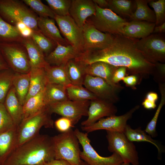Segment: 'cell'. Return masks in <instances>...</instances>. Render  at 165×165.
<instances>
[{
  "label": "cell",
  "mask_w": 165,
  "mask_h": 165,
  "mask_svg": "<svg viewBox=\"0 0 165 165\" xmlns=\"http://www.w3.org/2000/svg\"><path fill=\"white\" fill-rule=\"evenodd\" d=\"M55 159L51 137L38 134L16 147L2 165H37Z\"/></svg>",
  "instance_id": "7a4b0ae2"
},
{
  "label": "cell",
  "mask_w": 165,
  "mask_h": 165,
  "mask_svg": "<svg viewBox=\"0 0 165 165\" xmlns=\"http://www.w3.org/2000/svg\"><path fill=\"white\" fill-rule=\"evenodd\" d=\"M54 124L57 129L61 133L68 131L74 126L71 120L64 117L57 119Z\"/></svg>",
  "instance_id": "7bdbcfd3"
},
{
  "label": "cell",
  "mask_w": 165,
  "mask_h": 165,
  "mask_svg": "<svg viewBox=\"0 0 165 165\" xmlns=\"http://www.w3.org/2000/svg\"><path fill=\"white\" fill-rule=\"evenodd\" d=\"M136 40L121 34L115 35L107 48L84 52L76 59L85 65L102 61L116 67H124L129 74L141 78L156 74V64L148 61L137 49Z\"/></svg>",
  "instance_id": "6da1fadb"
},
{
  "label": "cell",
  "mask_w": 165,
  "mask_h": 165,
  "mask_svg": "<svg viewBox=\"0 0 165 165\" xmlns=\"http://www.w3.org/2000/svg\"><path fill=\"white\" fill-rule=\"evenodd\" d=\"M139 108L140 106L137 105L123 115L119 116L115 115L101 118L90 126H82V129L87 133L101 130L123 132L127 125V121Z\"/></svg>",
  "instance_id": "5bb4252c"
},
{
  "label": "cell",
  "mask_w": 165,
  "mask_h": 165,
  "mask_svg": "<svg viewBox=\"0 0 165 165\" xmlns=\"http://www.w3.org/2000/svg\"><path fill=\"white\" fill-rule=\"evenodd\" d=\"M14 75L9 70L0 74V103L4 104L6 96L12 86Z\"/></svg>",
  "instance_id": "ab89813d"
},
{
  "label": "cell",
  "mask_w": 165,
  "mask_h": 165,
  "mask_svg": "<svg viewBox=\"0 0 165 165\" xmlns=\"http://www.w3.org/2000/svg\"><path fill=\"white\" fill-rule=\"evenodd\" d=\"M43 164H38V165H43Z\"/></svg>",
  "instance_id": "11a10c76"
},
{
  "label": "cell",
  "mask_w": 165,
  "mask_h": 165,
  "mask_svg": "<svg viewBox=\"0 0 165 165\" xmlns=\"http://www.w3.org/2000/svg\"><path fill=\"white\" fill-rule=\"evenodd\" d=\"M49 6L55 15L60 16L69 15L71 0H46Z\"/></svg>",
  "instance_id": "f35d334b"
},
{
  "label": "cell",
  "mask_w": 165,
  "mask_h": 165,
  "mask_svg": "<svg viewBox=\"0 0 165 165\" xmlns=\"http://www.w3.org/2000/svg\"><path fill=\"white\" fill-rule=\"evenodd\" d=\"M81 53L70 45L64 46L57 43L55 49L45 58L50 65L58 66L66 64L70 60L78 57Z\"/></svg>",
  "instance_id": "d6986e66"
},
{
  "label": "cell",
  "mask_w": 165,
  "mask_h": 165,
  "mask_svg": "<svg viewBox=\"0 0 165 165\" xmlns=\"http://www.w3.org/2000/svg\"><path fill=\"white\" fill-rule=\"evenodd\" d=\"M165 32V22L158 26H155L152 33L154 34H161Z\"/></svg>",
  "instance_id": "681fc988"
},
{
  "label": "cell",
  "mask_w": 165,
  "mask_h": 165,
  "mask_svg": "<svg viewBox=\"0 0 165 165\" xmlns=\"http://www.w3.org/2000/svg\"><path fill=\"white\" fill-rule=\"evenodd\" d=\"M54 20L68 44L82 53L83 45L82 29L70 15L61 16L55 15Z\"/></svg>",
  "instance_id": "4fadbf2b"
},
{
  "label": "cell",
  "mask_w": 165,
  "mask_h": 165,
  "mask_svg": "<svg viewBox=\"0 0 165 165\" xmlns=\"http://www.w3.org/2000/svg\"><path fill=\"white\" fill-rule=\"evenodd\" d=\"M117 111L113 103L108 101L97 98L90 101L86 119L82 121V127H87L105 116L115 115Z\"/></svg>",
  "instance_id": "2e32d148"
},
{
  "label": "cell",
  "mask_w": 165,
  "mask_h": 165,
  "mask_svg": "<svg viewBox=\"0 0 165 165\" xmlns=\"http://www.w3.org/2000/svg\"><path fill=\"white\" fill-rule=\"evenodd\" d=\"M136 47L145 58L155 64L165 61V40L161 35L151 34L147 37L137 39Z\"/></svg>",
  "instance_id": "30bf717a"
},
{
  "label": "cell",
  "mask_w": 165,
  "mask_h": 165,
  "mask_svg": "<svg viewBox=\"0 0 165 165\" xmlns=\"http://www.w3.org/2000/svg\"><path fill=\"white\" fill-rule=\"evenodd\" d=\"M44 90L29 98L25 102L23 105V120L38 113L48 106L45 105L44 101Z\"/></svg>",
  "instance_id": "d6a6232c"
},
{
  "label": "cell",
  "mask_w": 165,
  "mask_h": 165,
  "mask_svg": "<svg viewBox=\"0 0 165 165\" xmlns=\"http://www.w3.org/2000/svg\"><path fill=\"white\" fill-rule=\"evenodd\" d=\"M46 106L68 100L66 87L58 84L47 83L43 92Z\"/></svg>",
  "instance_id": "4316f807"
},
{
  "label": "cell",
  "mask_w": 165,
  "mask_h": 165,
  "mask_svg": "<svg viewBox=\"0 0 165 165\" xmlns=\"http://www.w3.org/2000/svg\"><path fill=\"white\" fill-rule=\"evenodd\" d=\"M30 78L29 73L14 74L12 82L16 96L22 106L24 104L29 89Z\"/></svg>",
  "instance_id": "f1b7e54d"
},
{
  "label": "cell",
  "mask_w": 165,
  "mask_h": 165,
  "mask_svg": "<svg viewBox=\"0 0 165 165\" xmlns=\"http://www.w3.org/2000/svg\"><path fill=\"white\" fill-rule=\"evenodd\" d=\"M119 165H130V164L128 163L123 162Z\"/></svg>",
  "instance_id": "db71d44e"
},
{
  "label": "cell",
  "mask_w": 165,
  "mask_h": 165,
  "mask_svg": "<svg viewBox=\"0 0 165 165\" xmlns=\"http://www.w3.org/2000/svg\"><path fill=\"white\" fill-rule=\"evenodd\" d=\"M149 0H135L136 8L135 11L130 16L131 20L143 21L156 23V17L154 11L148 6Z\"/></svg>",
  "instance_id": "4dcf8cb0"
},
{
  "label": "cell",
  "mask_w": 165,
  "mask_h": 165,
  "mask_svg": "<svg viewBox=\"0 0 165 165\" xmlns=\"http://www.w3.org/2000/svg\"><path fill=\"white\" fill-rule=\"evenodd\" d=\"M43 165H72L68 162L61 159H54L45 163Z\"/></svg>",
  "instance_id": "bcb514c9"
},
{
  "label": "cell",
  "mask_w": 165,
  "mask_h": 165,
  "mask_svg": "<svg viewBox=\"0 0 165 165\" xmlns=\"http://www.w3.org/2000/svg\"><path fill=\"white\" fill-rule=\"evenodd\" d=\"M24 39L15 26L6 21L0 16V43H22Z\"/></svg>",
  "instance_id": "1f68e13d"
},
{
  "label": "cell",
  "mask_w": 165,
  "mask_h": 165,
  "mask_svg": "<svg viewBox=\"0 0 165 165\" xmlns=\"http://www.w3.org/2000/svg\"><path fill=\"white\" fill-rule=\"evenodd\" d=\"M51 114L48 106L38 113L23 120L16 129V147L38 135L42 127L53 128L54 123L51 118Z\"/></svg>",
  "instance_id": "277c9868"
},
{
  "label": "cell",
  "mask_w": 165,
  "mask_h": 165,
  "mask_svg": "<svg viewBox=\"0 0 165 165\" xmlns=\"http://www.w3.org/2000/svg\"><path fill=\"white\" fill-rule=\"evenodd\" d=\"M148 4L154 9L156 17V26L160 25L165 21V0H149Z\"/></svg>",
  "instance_id": "60d3db41"
},
{
  "label": "cell",
  "mask_w": 165,
  "mask_h": 165,
  "mask_svg": "<svg viewBox=\"0 0 165 165\" xmlns=\"http://www.w3.org/2000/svg\"><path fill=\"white\" fill-rule=\"evenodd\" d=\"M82 29L83 52L105 49L112 43L114 38V35L100 31L86 21Z\"/></svg>",
  "instance_id": "7c38bea8"
},
{
  "label": "cell",
  "mask_w": 165,
  "mask_h": 165,
  "mask_svg": "<svg viewBox=\"0 0 165 165\" xmlns=\"http://www.w3.org/2000/svg\"><path fill=\"white\" fill-rule=\"evenodd\" d=\"M65 64L58 66L48 64L44 68L48 83L60 84L65 87L71 84Z\"/></svg>",
  "instance_id": "83f0119b"
},
{
  "label": "cell",
  "mask_w": 165,
  "mask_h": 165,
  "mask_svg": "<svg viewBox=\"0 0 165 165\" xmlns=\"http://www.w3.org/2000/svg\"><path fill=\"white\" fill-rule=\"evenodd\" d=\"M94 3L102 9H108L107 0H93Z\"/></svg>",
  "instance_id": "c3c4849f"
},
{
  "label": "cell",
  "mask_w": 165,
  "mask_h": 165,
  "mask_svg": "<svg viewBox=\"0 0 165 165\" xmlns=\"http://www.w3.org/2000/svg\"><path fill=\"white\" fill-rule=\"evenodd\" d=\"M108 9L120 16L130 17L136 8L135 1L128 0H107Z\"/></svg>",
  "instance_id": "836d02e7"
},
{
  "label": "cell",
  "mask_w": 165,
  "mask_h": 165,
  "mask_svg": "<svg viewBox=\"0 0 165 165\" xmlns=\"http://www.w3.org/2000/svg\"><path fill=\"white\" fill-rule=\"evenodd\" d=\"M85 64L76 58L68 61L65 66L71 84L82 86L86 74Z\"/></svg>",
  "instance_id": "484cf974"
},
{
  "label": "cell",
  "mask_w": 165,
  "mask_h": 165,
  "mask_svg": "<svg viewBox=\"0 0 165 165\" xmlns=\"http://www.w3.org/2000/svg\"><path fill=\"white\" fill-rule=\"evenodd\" d=\"M80 165H88L87 163H86L83 160H82Z\"/></svg>",
  "instance_id": "f5cc1de1"
},
{
  "label": "cell",
  "mask_w": 165,
  "mask_h": 165,
  "mask_svg": "<svg viewBox=\"0 0 165 165\" xmlns=\"http://www.w3.org/2000/svg\"><path fill=\"white\" fill-rule=\"evenodd\" d=\"M86 75L101 78L105 80L117 91L123 89V87L115 84L112 80L114 73L118 67L102 61H98L85 65Z\"/></svg>",
  "instance_id": "ac0fdd59"
},
{
  "label": "cell",
  "mask_w": 165,
  "mask_h": 165,
  "mask_svg": "<svg viewBox=\"0 0 165 165\" xmlns=\"http://www.w3.org/2000/svg\"><path fill=\"white\" fill-rule=\"evenodd\" d=\"M155 26V23L145 21H127L123 27L121 34L132 38L141 39L152 33Z\"/></svg>",
  "instance_id": "ffe728a7"
},
{
  "label": "cell",
  "mask_w": 165,
  "mask_h": 165,
  "mask_svg": "<svg viewBox=\"0 0 165 165\" xmlns=\"http://www.w3.org/2000/svg\"><path fill=\"white\" fill-rule=\"evenodd\" d=\"M159 89L161 95L160 103L153 117L148 123L144 130L147 134L150 135L152 138L155 137L157 136L156 128V124L161 109L165 104V83H159Z\"/></svg>",
  "instance_id": "8d00e7d4"
},
{
  "label": "cell",
  "mask_w": 165,
  "mask_h": 165,
  "mask_svg": "<svg viewBox=\"0 0 165 165\" xmlns=\"http://www.w3.org/2000/svg\"><path fill=\"white\" fill-rule=\"evenodd\" d=\"M145 98L150 101L156 102L158 99V95L156 92H149L147 94Z\"/></svg>",
  "instance_id": "f907efd6"
},
{
  "label": "cell",
  "mask_w": 165,
  "mask_h": 165,
  "mask_svg": "<svg viewBox=\"0 0 165 165\" xmlns=\"http://www.w3.org/2000/svg\"><path fill=\"white\" fill-rule=\"evenodd\" d=\"M123 133L128 140L132 142H146L153 144L157 148L159 156L161 155L163 152V149L159 142L154 140L145 131L142 130L140 127L133 129L130 125L127 124Z\"/></svg>",
  "instance_id": "f546056e"
},
{
  "label": "cell",
  "mask_w": 165,
  "mask_h": 165,
  "mask_svg": "<svg viewBox=\"0 0 165 165\" xmlns=\"http://www.w3.org/2000/svg\"><path fill=\"white\" fill-rule=\"evenodd\" d=\"M68 99L75 101H91L98 98L82 86L70 84L66 87Z\"/></svg>",
  "instance_id": "e575fe53"
},
{
  "label": "cell",
  "mask_w": 165,
  "mask_h": 165,
  "mask_svg": "<svg viewBox=\"0 0 165 165\" xmlns=\"http://www.w3.org/2000/svg\"><path fill=\"white\" fill-rule=\"evenodd\" d=\"M4 104L17 128L23 120V106L19 101L12 86L6 96Z\"/></svg>",
  "instance_id": "7402d4cb"
},
{
  "label": "cell",
  "mask_w": 165,
  "mask_h": 165,
  "mask_svg": "<svg viewBox=\"0 0 165 165\" xmlns=\"http://www.w3.org/2000/svg\"><path fill=\"white\" fill-rule=\"evenodd\" d=\"M16 128L4 104L0 103V133Z\"/></svg>",
  "instance_id": "b9f144b4"
},
{
  "label": "cell",
  "mask_w": 165,
  "mask_h": 165,
  "mask_svg": "<svg viewBox=\"0 0 165 165\" xmlns=\"http://www.w3.org/2000/svg\"><path fill=\"white\" fill-rule=\"evenodd\" d=\"M74 131L83 148L80 152V158L88 165H119L123 162L121 157L116 153L108 157L100 156L91 145L88 133L82 132L77 128Z\"/></svg>",
  "instance_id": "9c48e42d"
},
{
  "label": "cell",
  "mask_w": 165,
  "mask_h": 165,
  "mask_svg": "<svg viewBox=\"0 0 165 165\" xmlns=\"http://www.w3.org/2000/svg\"><path fill=\"white\" fill-rule=\"evenodd\" d=\"M90 101H75L68 100L48 106L50 112L71 120L74 125L82 116H87Z\"/></svg>",
  "instance_id": "8fae6325"
},
{
  "label": "cell",
  "mask_w": 165,
  "mask_h": 165,
  "mask_svg": "<svg viewBox=\"0 0 165 165\" xmlns=\"http://www.w3.org/2000/svg\"><path fill=\"white\" fill-rule=\"evenodd\" d=\"M127 69L124 67H118L115 71L112 78L113 82L118 84L119 82L126 76Z\"/></svg>",
  "instance_id": "ee69618b"
},
{
  "label": "cell",
  "mask_w": 165,
  "mask_h": 165,
  "mask_svg": "<svg viewBox=\"0 0 165 165\" xmlns=\"http://www.w3.org/2000/svg\"><path fill=\"white\" fill-rule=\"evenodd\" d=\"M55 159L64 160L72 165H80L82 161L79 142L74 130L68 131L51 137Z\"/></svg>",
  "instance_id": "5b68a950"
},
{
  "label": "cell",
  "mask_w": 165,
  "mask_h": 165,
  "mask_svg": "<svg viewBox=\"0 0 165 165\" xmlns=\"http://www.w3.org/2000/svg\"><path fill=\"white\" fill-rule=\"evenodd\" d=\"M31 38L46 56L56 48L57 44L44 35L39 30H33Z\"/></svg>",
  "instance_id": "d590c367"
},
{
  "label": "cell",
  "mask_w": 165,
  "mask_h": 165,
  "mask_svg": "<svg viewBox=\"0 0 165 165\" xmlns=\"http://www.w3.org/2000/svg\"><path fill=\"white\" fill-rule=\"evenodd\" d=\"M144 107L147 109H152L155 108L156 105V102L150 101L145 98L142 103Z\"/></svg>",
  "instance_id": "7dc6e473"
},
{
  "label": "cell",
  "mask_w": 165,
  "mask_h": 165,
  "mask_svg": "<svg viewBox=\"0 0 165 165\" xmlns=\"http://www.w3.org/2000/svg\"><path fill=\"white\" fill-rule=\"evenodd\" d=\"M0 51L11 68L17 73L30 72L31 67L26 48L21 43H0Z\"/></svg>",
  "instance_id": "ba28073f"
},
{
  "label": "cell",
  "mask_w": 165,
  "mask_h": 165,
  "mask_svg": "<svg viewBox=\"0 0 165 165\" xmlns=\"http://www.w3.org/2000/svg\"><path fill=\"white\" fill-rule=\"evenodd\" d=\"M106 132L109 151L119 155L123 162L138 165L139 157L135 146L133 142L128 140L123 132Z\"/></svg>",
  "instance_id": "52a82bcc"
},
{
  "label": "cell",
  "mask_w": 165,
  "mask_h": 165,
  "mask_svg": "<svg viewBox=\"0 0 165 165\" xmlns=\"http://www.w3.org/2000/svg\"><path fill=\"white\" fill-rule=\"evenodd\" d=\"M29 89L26 100L44 90L47 84L44 68H31Z\"/></svg>",
  "instance_id": "d4e9b609"
},
{
  "label": "cell",
  "mask_w": 165,
  "mask_h": 165,
  "mask_svg": "<svg viewBox=\"0 0 165 165\" xmlns=\"http://www.w3.org/2000/svg\"><path fill=\"white\" fill-rule=\"evenodd\" d=\"M0 16L13 26L22 22L33 30H39L38 16L22 1L0 0Z\"/></svg>",
  "instance_id": "3957f363"
},
{
  "label": "cell",
  "mask_w": 165,
  "mask_h": 165,
  "mask_svg": "<svg viewBox=\"0 0 165 165\" xmlns=\"http://www.w3.org/2000/svg\"><path fill=\"white\" fill-rule=\"evenodd\" d=\"M83 85L99 99L113 103L119 100L117 91L101 78L86 75Z\"/></svg>",
  "instance_id": "9a60e30c"
},
{
  "label": "cell",
  "mask_w": 165,
  "mask_h": 165,
  "mask_svg": "<svg viewBox=\"0 0 165 165\" xmlns=\"http://www.w3.org/2000/svg\"><path fill=\"white\" fill-rule=\"evenodd\" d=\"M95 14L86 22L102 32L112 35L121 34L123 27L127 22L108 9H102L95 4Z\"/></svg>",
  "instance_id": "8992f818"
},
{
  "label": "cell",
  "mask_w": 165,
  "mask_h": 165,
  "mask_svg": "<svg viewBox=\"0 0 165 165\" xmlns=\"http://www.w3.org/2000/svg\"><path fill=\"white\" fill-rule=\"evenodd\" d=\"M37 26L39 30L46 36L55 42L64 46L69 45L61 35L54 19L38 16Z\"/></svg>",
  "instance_id": "44dd1931"
},
{
  "label": "cell",
  "mask_w": 165,
  "mask_h": 165,
  "mask_svg": "<svg viewBox=\"0 0 165 165\" xmlns=\"http://www.w3.org/2000/svg\"><path fill=\"white\" fill-rule=\"evenodd\" d=\"M96 9L92 0H72L69 9V15L81 29L87 19L94 15Z\"/></svg>",
  "instance_id": "e0dca14e"
},
{
  "label": "cell",
  "mask_w": 165,
  "mask_h": 165,
  "mask_svg": "<svg viewBox=\"0 0 165 165\" xmlns=\"http://www.w3.org/2000/svg\"><path fill=\"white\" fill-rule=\"evenodd\" d=\"M138 80L137 75H131L125 76L122 80L127 86L132 87L137 84Z\"/></svg>",
  "instance_id": "f6af8a7d"
},
{
  "label": "cell",
  "mask_w": 165,
  "mask_h": 165,
  "mask_svg": "<svg viewBox=\"0 0 165 165\" xmlns=\"http://www.w3.org/2000/svg\"><path fill=\"white\" fill-rule=\"evenodd\" d=\"M22 43L27 50L31 68H44L49 64L44 54L31 37L24 38Z\"/></svg>",
  "instance_id": "603a6c76"
},
{
  "label": "cell",
  "mask_w": 165,
  "mask_h": 165,
  "mask_svg": "<svg viewBox=\"0 0 165 165\" xmlns=\"http://www.w3.org/2000/svg\"><path fill=\"white\" fill-rule=\"evenodd\" d=\"M23 2L36 15L54 19L55 14L50 7L40 0H23Z\"/></svg>",
  "instance_id": "74e56055"
},
{
  "label": "cell",
  "mask_w": 165,
  "mask_h": 165,
  "mask_svg": "<svg viewBox=\"0 0 165 165\" xmlns=\"http://www.w3.org/2000/svg\"><path fill=\"white\" fill-rule=\"evenodd\" d=\"M16 129L0 133V165H3L16 147Z\"/></svg>",
  "instance_id": "cb8c5ba5"
},
{
  "label": "cell",
  "mask_w": 165,
  "mask_h": 165,
  "mask_svg": "<svg viewBox=\"0 0 165 165\" xmlns=\"http://www.w3.org/2000/svg\"><path fill=\"white\" fill-rule=\"evenodd\" d=\"M8 69V65L3 59L0 51V71Z\"/></svg>",
  "instance_id": "816d5d0a"
}]
</instances>
